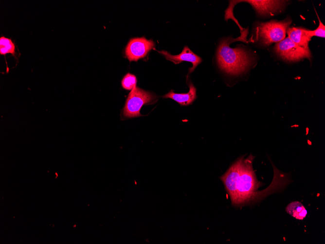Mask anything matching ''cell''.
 Masks as SVG:
<instances>
[{
  "instance_id": "obj_1",
  "label": "cell",
  "mask_w": 325,
  "mask_h": 244,
  "mask_svg": "<svg viewBox=\"0 0 325 244\" xmlns=\"http://www.w3.org/2000/svg\"><path fill=\"white\" fill-rule=\"evenodd\" d=\"M253 158L250 155L239 158L221 177L233 205L245 204L256 197L259 183L253 169Z\"/></svg>"
},
{
  "instance_id": "obj_2",
  "label": "cell",
  "mask_w": 325,
  "mask_h": 244,
  "mask_svg": "<svg viewBox=\"0 0 325 244\" xmlns=\"http://www.w3.org/2000/svg\"><path fill=\"white\" fill-rule=\"evenodd\" d=\"M231 37L224 38L219 44L217 51V59L219 68L226 73L238 75L244 73L251 66L253 56L241 46L231 48L230 43L239 39Z\"/></svg>"
},
{
  "instance_id": "obj_3",
  "label": "cell",
  "mask_w": 325,
  "mask_h": 244,
  "mask_svg": "<svg viewBox=\"0 0 325 244\" xmlns=\"http://www.w3.org/2000/svg\"><path fill=\"white\" fill-rule=\"evenodd\" d=\"M291 22L289 18L281 21L272 20L266 22H258L255 27V38L263 45L279 42L285 38L287 30Z\"/></svg>"
},
{
  "instance_id": "obj_4",
  "label": "cell",
  "mask_w": 325,
  "mask_h": 244,
  "mask_svg": "<svg viewBox=\"0 0 325 244\" xmlns=\"http://www.w3.org/2000/svg\"><path fill=\"white\" fill-rule=\"evenodd\" d=\"M157 97L151 93L135 86L129 94L122 112L123 119L141 116L140 110L144 104L154 103Z\"/></svg>"
},
{
  "instance_id": "obj_5",
  "label": "cell",
  "mask_w": 325,
  "mask_h": 244,
  "mask_svg": "<svg viewBox=\"0 0 325 244\" xmlns=\"http://www.w3.org/2000/svg\"><path fill=\"white\" fill-rule=\"evenodd\" d=\"M276 53L282 59L289 62H295L307 58L311 59L309 49L299 46L288 37L278 42L274 46Z\"/></svg>"
},
{
  "instance_id": "obj_6",
  "label": "cell",
  "mask_w": 325,
  "mask_h": 244,
  "mask_svg": "<svg viewBox=\"0 0 325 244\" xmlns=\"http://www.w3.org/2000/svg\"><path fill=\"white\" fill-rule=\"evenodd\" d=\"M154 46L153 41L148 40L144 37L133 38L128 42L125 54L130 61H137L145 57Z\"/></svg>"
},
{
  "instance_id": "obj_7",
  "label": "cell",
  "mask_w": 325,
  "mask_h": 244,
  "mask_svg": "<svg viewBox=\"0 0 325 244\" xmlns=\"http://www.w3.org/2000/svg\"><path fill=\"white\" fill-rule=\"evenodd\" d=\"M250 3L260 15H272L284 8L287 3L285 0H240Z\"/></svg>"
},
{
  "instance_id": "obj_8",
  "label": "cell",
  "mask_w": 325,
  "mask_h": 244,
  "mask_svg": "<svg viewBox=\"0 0 325 244\" xmlns=\"http://www.w3.org/2000/svg\"><path fill=\"white\" fill-rule=\"evenodd\" d=\"M164 56L166 59L175 64H179L182 61L190 62L193 66L189 69V73L194 71L197 66L202 62V59L194 54L188 47L185 46L181 53L178 55H172L166 51H158Z\"/></svg>"
},
{
  "instance_id": "obj_9",
  "label": "cell",
  "mask_w": 325,
  "mask_h": 244,
  "mask_svg": "<svg viewBox=\"0 0 325 244\" xmlns=\"http://www.w3.org/2000/svg\"><path fill=\"white\" fill-rule=\"evenodd\" d=\"M307 29L302 27L288 28L287 33L288 38L296 44L306 49H309L308 43L311 37Z\"/></svg>"
},
{
  "instance_id": "obj_10",
  "label": "cell",
  "mask_w": 325,
  "mask_h": 244,
  "mask_svg": "<svg viewBox=\"0 0 325 244\" xmlns=\"http://www.w3.org/2000/svg\"><path fill=\"white\" fill-rule=\"evenodd\" d=\"M189 91L187 93L177 94L171 90L162 97L172 99L181 106L191 104L197 98L196 89L191 82L189 83Z\"/></svg>"
},
{
  "instance_id": "obj_11",
  "label": "cell",
  "mask_w": 325,
  "mask_h": 244,
  "mask_svg": "<svg viewBox=\"0 0 325 244\" xmlns=\"http://www.w3.org/2000/svg\"><path fill=\"white\" fill-rule=\"evenodd\" d=\"M286 211L291 216L299 220H303L307 214L305 207L298 201L293 202L289 204L286 208Z\"/></svg>"
},
{
  "instance_id": "obj_12",
  "label": "cell",
  "mask_w": 325,
  "mask_h": 244,
  "mask_svg": "<svg viewBox=\"0 0 325 244\" xmlns=\"http://www.w3.org/2000/svg\"><path fill=\"white\" fill-rule=\"evenodd\" d=\"M11 54L17 59L16 45L11 38L5 36L0 37V55L5 56L7 54Z\"/></svg>"
},
{
  "instance_id": "obj_13",
  "label": "cell",
  "mask_w": 325,
  "mask_h": 244,
  "mask_svg": "<svg viewBox=\"0 0 325 244\" xmlns=\"http://www.w3.org/2000/svg\"><path fill=\"white\" fill-rule=\"evenodd\" d=\"M136 82L137 79L136 76L132 74L127 73L123 78L121 84L124 89L130 90L136 86Z\"/></svg>"
},
{
  "instance_id": "obj_14",
  "label": "cell",
  "mask_w": 325,
  "mask_h": 244,
  "mask_svg": "<svg viewBox=\"0 0 325 244\" xmlns=\"http://www.w3.org/2000/svg\"><path fill=\"white\" fill-rule=\"evenodd\" d=\"M318 19H319V25L318 27L314 30H307L308 34L310 37L311 38L313 36L319 37L321 38H325V26L321 22L319 17L317 14V12L315 11Z\"/></svg>"
}]
</instances>
